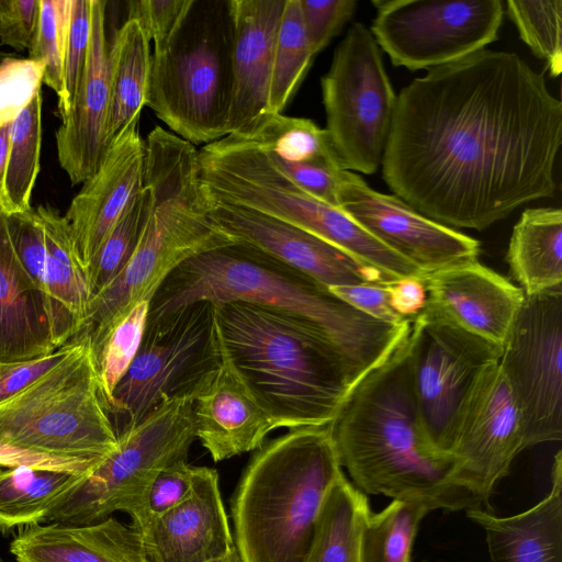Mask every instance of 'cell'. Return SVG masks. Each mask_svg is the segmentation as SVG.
Segmentation results:
<instances>
[{
	"mask_svg": "<svg viewBox=\"0 0 562 562\" xmlns=\"http://www.w3.org/2000/svg\"><path fill=\"white\" fill-rule=\"evenodd\" d=\"M561 145L562 103L543 74L484 48L402 88L382 176L426 217L483 231L554 195Z\"/></svg>",
	"mask_w": 562,
	"mask_h": 562,
	"instance_id": "obj_1",
	"label": "cell"
},
{
	"mask_svg": "<svg viewBox=\"0 0 562 562\" xmlns=\"http://www.w3.org/2000/svg\"><path fill=\"white\" fill-rule=\"evenodd\" d=\"M409 333L351 389L329 424L338 459L360 492L417 502L429 510L481 508L457 480L451 454L422 428L411 372Z\"/></svg>",
	"mask_w": 562,
	"mask_h": 562,
	"instance_id": "obj_2",
	"label": "cell"
},
{
	"mask_svg": "<svg viewBox=\"0 0 562 562\" xmlns=\"http://www.w3.org/2000/svg\"><path fill=\"white\" fill-rule=\"evenodd\" d=\"M199 301L245 302L296 317L335 344L361 378L391 353L412 324L375 321L306 274L235 241L176 268L151 299L147 321Z\"/></svg>",
	"mask_w": 562,
	"mask_h": 562,
	"instance_id": "obj_3",
	"label": "cell"
},
{
	"mask_svg": "<svg viewBox=\"0 0 562 562\" xmlns=\"http://www.w3.org/2000/svg\"><path fill=\"white\" fill-rule=\"evenodd\" d=\"M223 358L277 428L322 427L361 379L325 335L289 314L245 302L213 305Z\"/></svg>",
	"mask_w": 562,
	"mask_h": 562,
	"instance_id": "obj_4",
	"label": "cell"
},
{
	"mask_svg": "<svg viewBox=\"0 0 562 562\" xmlns=\"http://www.w3.org/2000/svg\"><path fill=\"white\" fill-rule=\"evenodd\" d=\"M144 183L150 188L151 204L136 249L114 280L90 299L69 340H88L93 357L135 305L150 303L176 268L233 243L210 216L194 145L160 126L153 128L145 140Z\"/></svg>",
	"mask_w": 562,
	"mask_h": 562,
	"instance_id": "obj_5",
	"label": "cell"
},
{
	"mask_svg": "<svg viewBox=\"0 0 562 562\" xmlns=\"http://www.w3.org/2000/svg\"><path fill=\"white\" fill-rule=\"evenodd\" d=\"M342 474L329 425L262 445L232 499L240 562H306L322 506Z\"/></svg>",
	"mask_w": 562,
	"mask_h": 562,
	"instance_id": "obj_6",
	"label": "cell"
},
{
	"mask_svg": "<svg viewBox=\"0 0 562 562\" xmlns=\"http://www.w3.org/2000/svg\"><path fill=\"white\" fill-rule=\"evenodd\" d=\"M88 340L38 380L0 402V468L92 471L116 447Z\"/></svg>",
	"mask_w": 562,
	"mask_h": 562,
	"instance_id": "obj_7",
	"label": "cell"
},
{
	"mask_svg": "<svg viewBox=\"0 0 562 562\" xmlns=\"http://www.w3.org/2000/svg\"><path fill=\"white\" fill-rule=\"evenodd\" d=\"M233 34L229 0H192L179 29L151 54L146 105L194 146L229 134Z\"/></svg>",
	"mask_w": 562,
	"mask_h": 562,
	"instance_id": "obj_8",
	"label": "cell"
},
{
	"mask_svg": "<svg viewBox=\"0 0 562 562\" xmlns=\"http://www.w3.org/2000/svg\"><path fill=\"white\" fill-rule=\"evenodd\" d=\"M222 363L212 303L194 302L147 321L139 349L109 405L116 437L168 400L194 401Z\"/></svg>",
	"mask_w": 562,
	"mask_h": 562,
	"instance_id": "obj_9",
	"label": "cell"
},
{
	"mask_svg": "<svg viewBox=\"0 0 562 562\" xmlns=\"http://www.w3.org/2000/svg\"><path fill=\"white\" fill-rule=\"evenodd\" d=\"M193 404L191 398L168 400L120 434L115 449L50 513L48 521L85 525L115 512L134 520L156 475L187 461L196 439Z\"/></svg>",
	"mask_w": 562,
	"mask_h": 562,
	"instance_id": "obj_10",
	"label": "cell"
},
{
	"mask_svg": "<svg viewBox=\"0 0 562 562\" xmlns=\"http://www.w3.org/2000/svg\"><path fill=\"white\" fill-rule=\"evenodd\" d=\"M326 132L345 170L373 175L381 167L397 94L370 29L355 22L321 79Z\"/></svg>",
	"mask_w": 562,
	"mask_h": 562,
	"instance_id": "obj_11",
	"label": "cell"
},
{
	"mask_svg": "<svg viewBox=\"0 0 562 562\" xmlns=\"http://www.w3.org/2000/svg\"><path fill=\"white\" fill-rule=\"evenodd\" d=\"M501 351L426 306L412 322L414 395L423 431L436 451L451 454L463 408L484 371L498 363Z\"/></svg>",
	"mask_w": 562,
	"mask_h": 562,
	"instance_id": "obj_12",
	"label": "cell"
},
{
	"mask_svg": "<svg viewBox=\"0 0 562 562\" xmlns=\"http://www.w3.org/2000/svg\"><path fill=\"white\" fill-rule=\"evenodd\" d=\"M370 31L393 66L411 71L442 66L498 38L501 0H373Z\"/></svg>",
	"mask_w": 562,
	"mask_h": 562,
	"instance_id": "obj_13",
	"label": "cell"
},
{
	"mask_svg": "<svg viewBox=\"0 0 562 562\" xmlns=\"http://www.w3.org/2000/svg\"><path fill=\"white\" fill-rule=\"evenodd\" d=\"M498 367L520 409L525 447L562 438V286L525 295Z\"/></svg>",
	"mask_w": 562,
	"mask_h": 562,
	"instance_id": "obj_14",
	"label": "cell"
},
{
	"mask_svg": "<svg viewBox=\"0 0 562 562\" xmlns=\"http://www.w3.org/2000/svg\"><path fill=\"white\" fill-rule=\"evenodd\" d=\"M338 203L347 215L424 274L477 260L480 243L415 211L395 194L372 189L344 170Z\"/></svg>",
	"mask_w": 562,
	"mask_h": 562,
	"instance_id": "obj_15",
	"label": "cell"
},
{
	"mask_svg": "<svg viewBox=\"0 0 562 562\" xmlns=\"http://www.w3.org/2000/svg\"><path fill=\"white\" fill-rule=\"evenodd\" d=\"M526 449L520 409L498 363L487 368L461 414L451 454L461 486L484 504Z\"/></svg>",
	"mask_w": 562,
	"mask_h": 562,
	"instance_id": "obj_16",
	"label": "cell"
},
{
	"mask_svg": "<svg viewBox=\"0 0 562 562\" xmlns=\"http://www.w3.org/2000/svg\"><path fill=\"white\" fill-rule=\"evenodd\" d=\"M207 200L213 223L232 241L252 246L327 289L400 280L299 227L250 209Z\"/></svg>",
	"mask_w": 562,
	"mask_h": 562,
	"instance_id": "obj_17",
	"label": "cell"
},
{
	"mask_svg": "<svg viewBox=\"0 0 562 562\" xmlns=\"http://www.w3.org/2000/svg\"><path fill=\"white\" fill-rule=\"evenodd\" d=\"M138 122L130 123L111 143L99 169L83 182L65 214L85 271L144 187L145 140L139 135Z\"/></svg>",
	"mask_w": 562,
	"mask_h": 562,
	"instance_id": "obj_18",
	"label": "cell"
},
{
	"mask_svg": "<svg viewBox=\"0 0 562 562\" xmlns=\"http://www.w3.org/2000/svg\"><path fill=\"white\" fill-rule=\"evenodd\" d=\"M425 306L460 328L503 347L524 291L477 260L424 274Z\"/></svg>",
	"mask_w": 562,
	"mask_h": 562,
	"instance_id": "obj_19",
	"label": "cell"
},
{
	"mask_svg": "<svg viewBox=\"0 0 562 562\" xmlns=\"http://www.w3.org/2000/svg\"><path fill=\"white\" fill-rule=\"evenodd\" d=\"M91 37L83 77L68 112L56 132L60 167L72 184L85 182L99 169L108 150L110 106L106 1L90 0Z\"/></svg>",
	"mask_w": 562,
	"mask_h": 562,
	"instance_id": "obj_20",
	"label": "cell"
},
{
	"mask_svg": "<svg viewBox=\"0 0 562 562\" xmlns=\"http://www.w3.org/2000/svg\"><path fill=\"white\" fill-rule=\"evenodd\" d=\"M138 532L153 562H205L234 550L217 471L195 467L189 496Z\"/></svg>",
	"mask_w": 562,
	"mask_h": 562,
	"instance_id": "obj_21",
	"label": "cell"
},
{
	"mask_svg": "<svg viewBox=\"0 0 562 562\" xmlns=\"http://www.w3.org/2000/svg\"><path fill=\"white\" fill-rule=\"evenodd\" d=\"M286 0H229L233 91L229 134L241 135L268 113L273 52Z\"/></svg>",
	"mask_w": 562,
	"mask_h": 562,
	"instance_id": "obj_22",
	"label": "cell"
},
{
	"mask_svg": "<svg viewBox=\"0 0 562 562\" xmlns=\"http://www.w3.org/2000/svg\"><path fill=\"white\" fill-rule=\"evenodd\" d=\"M195 436L215 462L259 449L277 429L232 366L223 363L193 404Z\"/></svg>",
	"mask_w": 562,
	"mask_h": 562,
	"instance_id": "obj_23",
	"label": "cell"
},
{
	"mask_svg": "<svg viewBox=\"0 0 562 562\" xmlns=\"http://www.w3.org/2000/svg\"><path fill=\"white\" fill-rule=\"evenodd\" d=\"M56 349L48 296L19 260L0 206V364L40 358Z\"/></svg>",
	"mask_w": 562,
	"mask_h": 562,
	"instance_id": "obj_24",
	"label": "cell"
},
{
	"mask_svg": "<svg viewBox=\"0 0 562 562\" xmlns=\"http://www.w3.org/2000/svg\"><path fill=\"white\" fill-rule=\"evenodd\" d=\"M10 552L16 562H153L137 529L112 516L85 525L50 521L22 528Z\"/></svg>",
	"mask_w": 562,
	"mask_h": 562,
	"instance_id": "obj_25",
	"label": "cell"
},
{
	"mask_svg": "<svg viewBox=\"0 0 562 562\" xmlns=\"http://www.w3.org/2000/svg\"><path fill=\"white\" fill-rule=\"evenodd\" d=\"M561 454L554 457L548 495L531 508L510 517L467 510L485 532L492 562H562Z\"/></svg>",
	"mask_w": 562,
	"mask_h": 562,
	"instance_id": "obj_26",
	"label": "cell"
},
{
	"mask_svg": "<svg viewBox=\"0 0 562 562\" xmlns=\"http://www.w3.org/2000/svg\"><path fill=\"white\" fill-rule=\"evenodd\" d=\"M35 212L46 245L47 295L53 336L57 348H60L79 330L90 294L67 220L49 205H38Z\"/></svg>",
	"mask_w": 562,
	"mask_h": 562,
	"instance_id": "obj_27",
	"label": "cell"
},
{
	"mask_svg": "<svg viewBox=\"0 0 562 562\" xmlns=\"http://www.w3.org/2000/svg\"><path fill=\"white\" fill-rule=\"evenodd\" d=\"M506 260L525 295L562 286V210L526 209L513 228Z\"/></svg>",
	"mask_w": 562,
	"mask_h": 562,
	"instance_id": "obj_28",
	"label": "cell"
},
{
	"mask_svg": "<svg viewBox=\"0 0 562 562\" xmlns=\"http://www.w3.org/2000/svg\"><path fill=\"white\" fill-rule=\"evenodd\" d=\"M149 43L140 23L126 19L110 44L108 148L130 123L139 120L146 105L151 65Z\"/></svg>",
	"mask_w": 562,
	"mask_h": 562,
	"instance_id": "obj_29",
	"label": "cell"
},
{
	"mask_svg": "<svg viewBox=\"0 0 562 562\" xmlns=\"http://www.w3.org/2000/svg\"><path fill=\"white\" fill-rule=\"evenodd\" d=\"M34 465L0 468V531L41 525L88 475Z\"/></svg>",
	"mask_w": 562,
	"mask_h": 562,
	"instance_id": "obj_30",
	"label": "cell"
},
{
	"mask_svg": "<svg viewBox=\"0 0 562 562\" xmlns=\"http://www.w3.org/2000/svg\"><path fill=\"white\" fill-rule=\"evenodd\" d=\"M370 512L366 495L342 474L322 506L306 562H360V532Z\"/></svg>",
	"mask_w": 562,
	"mask_h": 562,
	"instance_id": "obj_31",
	"label": "cell"
},
{
	"mask_svg": "<svg viewBox=\"0 0 562 562\" xmlns=\"http://www.w3.org/2000/svg\"><path fill=\"white\" fill-rule=\"evenodd\" d=\"M42 103L38 92L11 125L0 184V206L7 215L31 209L30 200L40 170Z\"/></svg>",
	"mask_w": 562,
	"mask_h": 562,
	"instance_id": "obj_32",
	"label": "cell"
},
{
	"mask_svg": "<svg viewBox=\"0 0 562 562\" xmlns=\"http://www.w3.org/2000/svg\"><path fill=\"white\" fill-rule=\"evenodd\" d=\"M235 136L282 162L340 166L326 130L310 119L267 114L250 130Z\"/></svg>",
	"mask_w": 562,
	"mask_h": 562,
	"instance_id": "obj_33",
	"label": "cell"
},
{
	"mask_svg": "<svg viewBox=\"0 0 562 562\" xmlns=\"http://www.w3.org/2000/svg\"><path fill=\"white\" fill-rule=\"evenodd\" d=\"M429 508L417 502L397 501L366 517L359 541L360 562H412L419 525Z\"/></svg>",
	"mask_w": 562,
	"mask_h": 562,
	"instance_id": "obj_34",
	"label": "cell"
},
{
	"mask_svg": "<svg viewBox=\"0 0 562 562\" xmlns=\"http://www.w3.org/2000/svg\"><path fill=\"white\" fill-rule=\"evenodd\" d=\"M314 56L305 33L300 0H286L273 52L269 114L282 113L305 78Z\"/></svg>",
	"mask_w": 562,
	"mask_h": 562,
	"instance_id": "obj_35",
	"label": "cell"
},
{
	"mask_svg": "<svg viewBox=\"0 0 562 562\" xmlns=\"http://www.w3.org/2000/svg\"><path fill=\"white\" fill-rule=\"evenodd\" d=\"M150 204L151 191L144 183L85 271L90 299L110 284L131 259L142 236Z\"/></svg>",
	"mask_w": 562,
	"mask_h": 562,
	"instance_id": "obj_36",
	"label": "cell"
},
{
	"mask_svg": "<svg viewBox=\"0 0 562 562\" xmlns=\"http://www.w3.org/2000/svg\"><path fill=\"white\" fill-rule=\"evenodd\" d=\"M505 12L532 54L546 63L551 77L562 70V1L507 0Z\"/></svg>",
	"mask_w": 562,
	"mask_h": 562,
	"instance_id": "obj_37",
	"label": "cell"
},
{
	"mask_svg": "<svg viewBox=\"0 0 562 562\" xmlns=\"http://www.w3.org/2000/svg\"><path fill=\"white\" fill-rule=\"evenodd\" d=\"M149 303L135 305L113 328L93 357L108 411L113 391L136 356L147 324Z\"/></svg>",
	"mask_w": 562,
	"mask_h": 562,
	"instance_id": "obj_38",
	"label": "cell"
},
{
	"mask_svg": "<svg viewBox=\"0 0 562 562\" xmlns=\"http://www.w3.org/2000/svg\"><path fill=\"white\" fill-rule=\"evenodd\" d=\"M70 0H41L36 37L29 58L44 65L43 83L58 97V110L65 101L63 49Z\"/></svg>",
	"mask_w": 562,
	"mask_h": 562,
	"instance_id": "obj_39",
	"label": "cell"
},
{
	"mask_svg": "<svg viewBox=\"0 0 562 562\" xmlns=\"http://www.w3.org/2000/svg\"><path fill=\"white\" fill-rule=\"evenodd\" d=\"M91 37L90 0H70L63 49V82L65 101L58 110L63 117L70 109L80 87Z\"/></svg>",
	"mask_w": 562,
	"mask_h": 562,
	"instance_id": "obj_40",
	"label": "cell"
},
{
	"mask_svg": "<svg viewBox=\"0 0 562 562\" xmlns=\"http://www.w3.org/2000/svg\"><path fill=\"white\" fill-rule=\"evenodd\" d=\"M44 65L31 58H5L0 64V126L12 124L41 92Z\"/></svg>",
	"mask_w": 562,
	"mask_h": 562,
	"instance_id": "obj_41",
	"label": "cell"
},
{
	"mask_svg": "<svg viewBox=\"0 0 562 562\" xmlns=\"http://www.w3.org/2000/svg\"><path fill=\"white\" fill-rule=\"evenodd\" d=\"M195 467L179 461L162 469L150 483L132 526L138 531L182 503L191 493Z\"/></svg>",
	"mask_w": 562,
	"mask_h": 562,
	"instance_id": "obj_42",
	"label": "cell"
},
{
	"mask_svg": "<svg viewBox=\"0 0 562 562\" xmlns=\"http://www.w3.org/2000/svg\"><path fill=\"white\" fill-rule=\"evenodd\" d=\"M7 224L13 248L23 268L47 294L46 245L35 209L7 215Z\"/></svg>",
	"mask_w": 562,
	"mask_h": 562,
	"instance_id": "obj_43",
	"label": "cell"
},
{
	"mask_svg": "<svg viewBox=\"0 0 562 562\" xmlns=\"http://www.w3.org/2000/svg\"><path fill=\"white\" fill-rule=\"evenodd\" d=\"M357 0H300L305 33L314 55L351 20Z\"/></svg>",
	"mask_w": 562,
	"mask_h": 562,
	"instance_id": "obj_44",
	"label": "cell"
},
{
	"mask_svg": "<svg viewBox=\"0 0 562 562\" xmlns=\"http://www.w3.org/2000/svg\"><path fill=\"white\" fill-rule=\"evenodd\" d=\"M192 0H133L127 19L137 20L155 48L165 45L179 29Z\"/></svg>",
	"mask_w": 562,
	"mask_h": 562,
	"instance_id": "obj_45",
	"label": "cell"
},
{
	"mask_svg": "<svg viewBox=\"0 0 562 562\" xmlns=\"http://www.w3.org/2000/svg\"><path fill=\"white\" fill-rule=\"evenodd\" d=\"M265 154L277 169L304 191L331 206L339 207L338 189L345 170L340 166L286 164L273 159L266 151Z\"/></svg>",
	"mask_w": 562,
	"mask_h": 562,
	"instance_id": "obj_46",
	"label": "cell"
},
{
	"mask_svg": "<svg viewBox=\"0 0 562 562\" xmlns=\"http://www.w3.org/2000/svg\"><path fill=\"white\" fill-rule=\"evenodd\" d=\"M41 0H0V42L15 50L34 44Z\"/></svg>",
	"mask_w": 562,
	"mask_h": 562,
	"instance_id": "obj_47",
	"label": "cell"
},
{
	"mask_svg": "<svg viewBox=\"0 0 562 562\" xmlns=\"http://www.w3.org/2000/svg\"><path fill=\"white\" fill-rule=\"evenodd\" d=\"M387 285L363 283L331 286L328 290L355 310L375 321L394 326L412 323L398 315L391 306Z\"/></svg>",
	"mask_w": 562,
	"mask_h": 562,
	"instance_id": "obj_48",
	"label": "cell"
},
{
	"mask_svg": "<svg viewBox=\"0 0 562 562\" xmlns=\"http://www.w3.org/2000/svg\"><path fill=\"white\" fill-rule=\"evenodd\" d=\"M78 344L79 341L68 342L54 352L40 358L10 364H0V402L11 397L38 380L75 351Z\"/></svg>",
	"mask_w": 562,
	"mask_h": 562,
	"instance_id": "obj_49",
	"label": "cell"
},
{
	"mask_svg": "<svg viewBox=\"0 0 562 562\" xmlns=\"http://www.w3.org/2000/svg\"><path fill=\"white\" fill-rule=\"evenodd\" d=\"M390 303L402 317L414 321L426 304L427 294L422 279L405 278L387 285Z\"/></svg>",
	"mask_w": 562,
	"mask_h": 562,
	"instance_id": "obj_50",
	"label": "cell"
},
{
	"mask_svg": "<svg viewBox=\"0 0 562 562\" xmlns=\"http://www.w3.org/2000/svg\"><path fill=\"white\" fill-rule=\"evenodd\" d=\"M11 125L0 126V184L4 172Z\"/></svg>",
	"mask_w": 562,
	"mask_h": 562,
	"instance_id": "obj_51",
	"label": "cell"
},
{
	"mask_svg": "<svg viewBox=\"0 0 562 562\" xmlns=\"http://www.w3.org/2000/svg\"><path fill=\"white\" fill-rule=\"evenodd\" d=\"M205 562H240V560H239V557H238L236 548H235L229 553H227L223 557L212 559V560H209Z\"/></svg>",
	"mask_w": 562,
	"mask_h": 562,
	"instance_id": "obj_52",
	"label": "cell"
},
{
	"mask_svg": "<svg viewBox=\"0 0 562 562\" xmlns=\"http://www.w3.org/2000/svg\"><path fill=\"white\" fill-rule=\"evenodd\" d=\"M0 562H8V561H5V560H3V559H1V558H0Z\"/></svg>",
	"mask_w": 562,
	"mask_h": 562,
	"instance_id": "obj_53",
	"label": "cell"
}]
</instances>
